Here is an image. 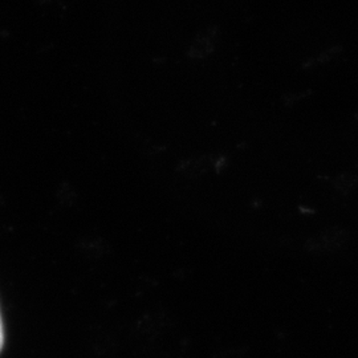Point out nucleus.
I'll return each instance as SVG.
<instances>
[{"label": "nucleus", "instance_id": "nucleus-1", "mask_svg": "<svg viewBox=\"0 0 358 358\" xmlns=\"http://www.w3.org/2000/svg\"><path fill=\"white\" fill-rule=\"evenodd\" d=\"M3 343H4V334H3V324H1V317H0V352L3 349Z\"/></svg>", "mask_w": 358, "mask_h": 358}]
</instances>
